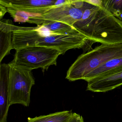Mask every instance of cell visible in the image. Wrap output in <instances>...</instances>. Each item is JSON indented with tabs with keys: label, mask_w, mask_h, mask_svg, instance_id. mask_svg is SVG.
<instances>
[{
	"label": "cell",
	"mask_w": 122,
	"mask_h": 122,
	"mask_svg": "<svg viewBox=\"0 0 122 122\" xmlns=\"http://www.w3.org/2000/svg\"><path fill=\"white\" fill-rule=\"evenodd\" d=\"M73 27L93 42L113 45L122 43V22L103 7L84 0L82 17Z\"/></svg>",
	"instance_id": "1"
},
{
	"label": "cell",
	"mask_w": 122,
	"mask_h": 122,
	"mask_svg": "<svg viewBox=\"0 0 122 122\" xmlns=\"http://www.w3.org/2000/svg\"><path fill=\"white\" fill-rule=\"evenodd\" d=\"M88 41L79 31L73 34L48 35L43 32L38 26H16L13 32V48L16 50L27 46H44L58 49L63 55L71 49L84 47Z\"/></svg>",
	"instance_id": "2"
},
{
	"label": "cell",
	"mask_w": 122,
	"mask_h": 122,
	"mask_svg": "<svg viewBox=\"0 0 122 122\" xmlns=\"http://www.w3.org/2000/svg\"><path fill=\"white\" fill-rule=\"evenodd\" d=\"M122 57V43L101 44L77 58L69 68L66 78L70 81L83 80L91 72L112 59Z\"/></svg>",
	"instance_id": "3"
},
{
	"label": "cell",
	"mask_w": 122,
	"mask_h": 122,
	"mask_svg": "<svg viewBox=\"0 0 122 122\" xmlns=\"http://www.w3.org/2000/svg\"><path fill=\"white\" fill-rule=\"evenodd\" d=\"M62 55L58 49L44 46H27L16 50L10 64L32 71L41 68L47 70L49 67L57 65L58 56Z\"/></svg>",
	"instance_id": "4"
},
{
	"label": "cell",
	"mask_w": 122,
	"mask_h": 122,
	"mask_svg": "<svg viewBox=\"0 0 122 122\" xmlns=\"http://www.w3.org/2000/svg\"><path fill=\"white\" fill-rule=\"evenodd\" d=\"M10 67L9 82L10 105L19 104L28 106L30 92L35 80L31 71L9 63Z\"/></svg>",
	"instance_id": "5"
},
{
	"label": "cell",
	"mask_w": 122,
	"mask_h": 122,
	"mask_svg": "<svg viewBox=\"0 0 122 122\" xmlns=\"http://www.w3.org/2000/svg\"><path fill=\"white\" fill-rule=\"evenodd\" d=\"M84 10V0H71L68 4L51 8L44 13L30 14L29 18L61 22L73 27L82 18Z\"/></svg>",
	"instance_id": "6"
},
{
	"label": "cell",
	"mask_w": 122,
	"mask_h": 122,
	"mask_svg": "<svg viewBox=\"0 0 122 122\" xmlns=\"http://www.w3.org/2000/svg\"><path fill=\"white\" fill-rule=\"evenodd\" d=\"M56 0H0V4L7 8L37 15L56 7Z\"/></svg>",
	"instance_id": "7"
},
{
	"label": "cell",
	"mask_w": 122,
	"mask_h": 122,
	"mask_svg": "<svg viewBox=\"0 0 122 122\" xmlns=\"http://www.w3.org/2000/svg\"><path fill=\"white\" fill-rule=\"evenodd\" d=\"M87 90L106 92L122 85V66L105 73L87 82Z\"/></svg>",
	"instance_id": "8"
},
{
	"label": "cell",
	"mask_w": 122,
	"mask_h": 122,
	"mask_svg": "<svg viewBox=\"0 0 122 122\" xmlns=\"http://www.w3.org/2000/svg\"><path fill=\"white\" fill-rule=\"evenodd\" d=\"M0 122H6L10 106L9 91L10 67L9 63H0Z\"/></svg>",
	"instance_id": "9"
},
{
	"label": "cell",
	"mask_w": 122,
	"mask_h": 122,
	"mask_svg": "<svg viewBox=\"0 0 122 122\" xmlns=\"http://www.w3.org/2000/svg\"><path fill=\"white\" fill-rule=\"evenodd\" d=\"M16 25L10 20L3 19L0 22V62L9 55L13 48V32Z\"/></svg>",
	"instance_id": "10"
},
{
	"label": "cell",
	"mask_w": 122,
	"mask_h": 122,
	"mask_svg": "<svg viewBox=\"0 0 122 122\" xmlns=\"http://www.w3.org/2000/svg\"><path fill=\"white\" fill-rule=\"evenodd\" d=\"M27 22L42 26L51 35H68L78 32L74 27L61 22L30 18Z\"/></svg>",
	"instance_id": "11"
},
{
	"label": "cell",
	"mask_w": 122,
	"mask_h": 122,
	"mask_svg": "<svg viewBox=\"0 0 122 122\" xmlns=\"http://www.w3.org/2000/svg\"><path fill=\"white\" fill-rule=\"evenodd\" d=\"M72 111H64L46 115L28 118V122H70L72 116Z\"/></svg>",
	"instance_id": "12"
},
{
	"label": "cell",
	"mask_w": 122,
	"mask_h": 122,
	"mask_svg": "<svg viewBox=\"0 0 122 122\" xmlns=\"http://www.w3.org/2000/svg\"><path fill=\"white\" fill-rule=\"evenodd\" d=\"M122 66V57L112 59L88 74L83 80L88 81L105 73Z\"/></svg>",
	"instance_id": "13"
},
{
	"label": "cell",
	"mask_w": 122,
	"mask_h": 122,
	"mask_svg": "<svg viewBox=\"0 0 122 122\" xmlns=\"http://www.w3.org/2000/svg\"><path fill=\"white\" fill-rule=\"evenodd\" d=\"M102 2V7L122 21V0H103Z\"/></svg>",
	"instance_id": "14"
},
{
	"label": "cell",
	"mask_w": 122,
	"mask_h": 122,
	"mask_svg": "<svg viewBox=\"0 0 122 122\" xmlns=\"http://www.w3.org/2000/svg\"><path fill=\"white\" fill-rule=\"evenodd\" d=\"M70 122H84V121L82 116L76 113H73Z\"/></svg>",
	"instance_id": "15"
},
{
	"label": "cell",
	"mask_w": 122,
	"mask_h": 122,
	"mask_svg": "<svg viewBox=\"0 0 122 122\" xmlns=\"http://www.w3.org/2000/svg\"><path fill=\"white\" fill-rule=\"evenodd\" d=\"M85 1L95 6L99 7H102L103 2L102 0H90Z\"/></svg>",
	"instance_id": "16"
},
{
	"label": "cell",
	"mask_w": 122,
	"mask_h": 122,
	"mask_svg": "<svg viewBox=\"0 0 122 122\" xmlns=\"http://www.w3.org/2000/svg\"><path fill=\"white\" fill-rule=\"evenodd\" d=\"M8 12L7 9L2 4H0V20H2L5 13Z\"/></svg>",
	"instance_id": "17"
},
{
	"label": "cell",
	"mask_w": 122,
	"mask_h": 122,
	"mask_svg": "<svg viewBox=\"0 0 122 122\" xmlns=\"http://www.w3.org/2000/svg\"></svg>",
	"instance_id": "18"
}]
</instances>
